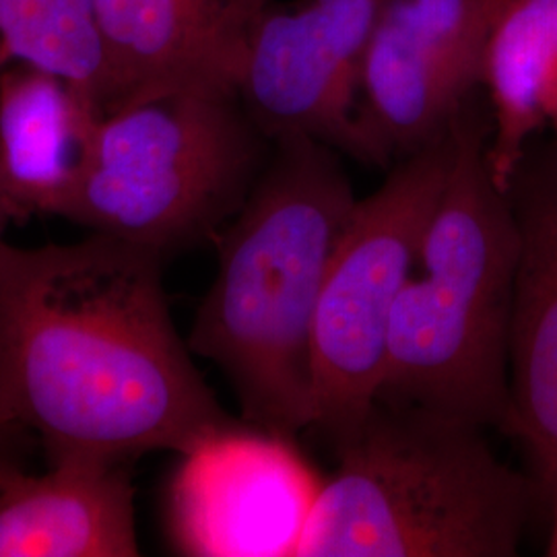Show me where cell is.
Listing matches in <instances>:
<instances>
[{
  "label": "cell",
  "instance_id": "18",
  "mask_svg": "<svg viewBox=\"0 0 557 557\" xmlns=\"http://www.w3.org/2000/svg\"><path fill=\"white\" fill-rule=\"evenodd\" d=\"M9 221H13V218H11L9 209L4 207V202H2V199H0V242L4 239V230H7Z\"/></svg>",
  "mask_w": 557,
  "mask_h": 557
},
{
  "label": "cell",
  "instance_id": "2",
  "mask_svg": "<svg viewBox=\"0 0 557 557\" xmlns=\"http://www.w3.org/2000/svg\"><path fill=\"white\" fill-rule=\"evenodd\" d=\"M356 202L337 149L281 137L215 238L218 273L188 347L220 368L246 423L285 438L312 430L314 314Z\"/></svg>",
  "mask_w": 557,
  "mask_h": 557
},
{
  "label": "cell",
  "instance_id": "13",
  "mask_svg": "<svg viewBox=\"0 0 557 557\" xmlns=\"http://www.w3.org/2000/svg\"><path fill=\"white\" fill-rule=\"evenodd\" d=\"M135 490L124 465H50L0 485V557H135Z\"/></svg>",
  "mask_w": 557,
  "mask_h": 557
},
{
  "label": "cell",
  "instance_id": "4",
  "mask_svg": "<svg viewBox=\"0 0 557 557\" xmlns=\"http://www.w3.org/2000/svg\"><path fill=\"white\" fill-rule=\"evenodd\" d=\"M485 428L376 398L333 442L298 557H515L543 508L537 483L494 453Z\"/></svg>",
  "mask_w": 557,
  "mask_h": 557
},
{
  "label": "cell",
  "instance_id": "17",
  "mask_svg": "<svg viewBox=\"0 0 557 557\" xmlns=\"http://www.w3.org/2000/svg\"><path fill=\"white\" fill-rule=\"evenodd\" d=\"M547 512L552 517V522H549V539L545 545V554L549 557H557V494L556 498L552 499Z\"/></svg>",
  "mask_w": 557,
  "mask_h": 557
},
{
  "label": "cell",
  "instance_id": "12",
  "mask_svg": "<svg viewBox=\"0 0 557 557\" xmlns=\"http://www.w3.org/2000/svg\"><path fill=\"white\" fill-rule=\"evenodd\" d=\"M101 110L79 85L11 64L0 73V199L13 221L64 218Z\"/></svg>",
  "mask_w": 557,
  "mask_h": 557
},
{
  "label": "cell",
  "instance_id": "10",
  "mask_svg": "<svg viewBox=\"0 0 557 557\" xmlns=\"http://www.w3.org/2000/svg\"><path fill=\"white\" fill-rule=\"evenodd\" d=\"M517 221L510 419L545 512L557 494V143L533 140L506 182Z\"/></svg>",
  "mask_w": 557,
  "mask_h": 557
},
{
  "label": "cell",
  "instance_id": "6",
  "mask_svg": "<svg viewBox=\"0 0 557 557\" xmlns=\"http://www.w3.org/2000/svg\"><path fill=\"white\" fill-rule=\"evenodd\" d=\"M455 151L453 122L446 135L397 161L376 193L358 199L338 239L312 326V430L331 444L379 397L393 314L418 269Z\"/></svg>",
  "mask_w": 557,
  "mask_h": 557
},
{
  "label": "cell",
  "instance_id": "15",
  "mask_svg": "<svg viewBox=\"0 0 557 557\" xmlns=\"http://www.w3.org/2000/svg\"><path fill=\"white\" fill-rule=\"evenodd\" d=\"M25 64L54 73L110 106L94 0H0V73Z\"/></svg>",
  "mask_w": 557,
  "mask_h": 557
},
{
  "label": "cell",
  "instance_id": "19",
  "mask_svg": "<svg viewBox=\"0 0 557 557\" xmlns=\"http://www.w3.org/2000/svg\"><path fill=\"white\" fill-rule=\"evenodd\" d=\"M504 2H506V0H485V17H487V25H490L492 17L498 13V9Z\"/></svg>",
  "mask_w": 557,
  "mask_h": 557
},
{
  "label": "cell",
  "instance_id": "16",
  "mask_svg": "<svg viewBox=\"0 0 557 557\" xmlns=\"http://www.w3.org/2000/svg\"><path fill=\"white\" fill-rule=\"evenodd\" d=\"M34 436L17 425L0 421V485L25 473Z\"/></svg>",
  "mask_w": 557,
  "mask_h": 557
},
{
  "label": "cell",
  "instance_id": "3",
  "mask_svg": "<svg viewBox=\"0 0 557 557\" xmlns=\"http://www.w3.org/2000/svg\"><path fill=\"white\" fill-rule=\"evenodd\" d=\"M479 94L455 120V161L393 314L376 398L506 434L518 232Z\"/></svg>",
  "mask_w": 557,
  "mask_h": 557
},
{
  "label": "cell",
  "instance_id": "7",
  "mask_svg": "<svg viewBox=\"0 0 557 557\" xmlns=\"http://www.w3.org/2000/svg\"><path fill=\"white\" fill-rule=\"evenodd\" d=\"M384 0H271L239 69V101L267 139L308 137L368 165L359 81Z\"/></svg>",
  "mask_w": 557,
  "mask_h": 557
},
{
  "label": "cell",
  "instance_id": "14",
  "mask_svg": "<svg viewBox=\"0 0 557 557\" xmlns=\"http://www.w3.org/2000/svg\"><path fill=\"white\" fill-rule=\"evenodd\" d=\"M481 87L492 114L490 163L506 190L515 165L557 120V0H506L490 21Z\"/></svg>",
  "mask_w": 557,
  "mask_h": 557
},
{
  "label": "cell",
  "instance_id": "20",
  "mask_svg": "<svg viewBox=\"0 0 557 557\" xmlns=\"http://www.w3.org/2000/svg\"><path fill=\"white\" fill-rule=\"evenodd\" d=\"M552 128H554V133H556V139H554V140H556V143H557V120H556V122H554V126H552Z\"/></svg>",
  "mask_w": 557,
  "mask_h": 557
},
{
  "label": "cell",
  "instance_id": "8",
  "mask_svg": "<svg viewBox=\"0 0 557 557\" xmlns=\"http://www.w3.org/2000/svg\"><path fill=\"white\" fill-rule=\"evenodd\" d=\"M322 483L294 438L234 421L180 455L168 537L180 556L298 557Z\"/></svg>",
  "mask_w": 557,
  "mask_h": 557
},
{
  "label": "cell",
  "instance_id": "5",
  "mask_svg": "<svg viewBox=\"0 0 557 557\" xmlns=\"http://www.w3.org/2000/svg\"><path fill=\"white\" fill-rule=\"evenodd\" d=\"M271 147L232 87L133 96L101 114L62 220L168 259L215 242L252 193Z\"/></svg>",
  "mask_w": 557,
  "mask_h": 557
},
{
  "label": "cell",
  "instance_id": "11",
  "mask_svg": "<svg viewBox=\"0 0 557 557\" xmlns=\"http://www.w3.org/2000/svg\"><path fill=\"white\" fill-rule=\"evenodd\" d=\"M269 2L94 0L110 79L108 110L168 87L236 89L250 34Z\"/></svg>",
  "mask_w": 557,
  "mask_h": 557
},
{
  "label": "cell",
  "instance_id": "9",
  "mask_svg": "<svg viewBox=\"0 0 557 557\" xmlns=\"http://www.w3.org/2000/svg\"><path fill=\"white\" fill-rule=\"evenodd\" d=\"M485 0H384L359 81L368 165L391 168L446 135L481 87Z\"/></svg>",
  "mask_w": 557,
  "mask_h": 557
},
{
  "label": "cell",
  "instance_id": "1",
  "mask_svg": "<svg viewBox=\"0 0 557 557\" xmlns=\"http://www.w3.org/2000/svg\"><path fill=\"white\" fill-rule=\"evenodd\" d=\"M163 260L94 232L0 242V421L40 440L50 465L182 455L234 423L174 326Z\"/></svg>",
  "mask_w": 557,
  "mask_h": 557
}]
</instances>
